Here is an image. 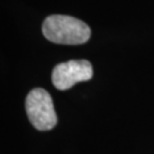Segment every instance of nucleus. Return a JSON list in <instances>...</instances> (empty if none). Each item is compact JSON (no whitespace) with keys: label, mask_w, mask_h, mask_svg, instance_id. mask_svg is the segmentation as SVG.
<instances>
[{"label":"nucleus","mask_w":154,"mask_h":154,"mask_svg":"<svg viewBox=\"0 0 154 154\" xmlns=\"http://www.w3.org/2000/svg\"><path fill=\"white\" fill-rule=\"evenodd\" d=\"M93 78V66L86 60H72L56 65L51 81L58 90H66L75 83L88 81Z\"/></svg>","instance_id":"3"},{"label":"nucleus","mask_w":154,"mask_h":154,"mask_svg":"<svg viewBox=\"0 0 154 154\" xmlns=\"http://www.w3.org/2000/svg\"><path fill=\"white\" fill-rule=\"evenodd\" d=\"M42 33L51 42L61 45H81L90 38V28L75 17L51 15L44 21Z\"/></svg>","instance_id":"1"},{"label":"nucleus","mask_w":154,"mask_h":154,"mask_svg":"<svg viewBox=\"0 0 154 154\" xmlns=\"http://www.w3.org/2000/svg\"><path fill=\"white\" fill-rule=\"evenodd\" d=\"M25 110L32 126L41 131L50 130L57 123L53 99L47 90L32 89L25 99Z\"/></svg>","instance_id":"2"}]
</instances>
